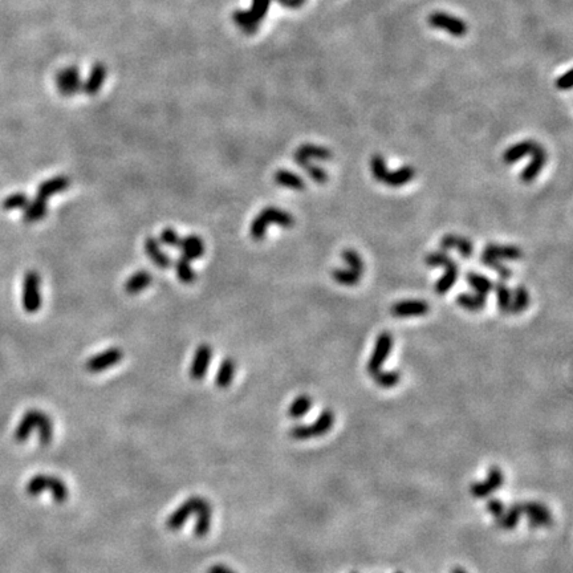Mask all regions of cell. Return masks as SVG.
<instances>
[{
	"instance_id": "obj_1",
	"label": "cell",
	"mask_w": 573,
	"mask_h": 573,
	"mask_svg": "<svg viewBox=\"0 0 573 573\" xmlns=\"http://www.w3.org/2000/svg\"><path fill=\"white\" fill-rule=\"evenodd\" d=\"M190 517H197L194 535L197 537H206L213 523V506L206 498L197 495L186 499L167 517V530L173 532L181 530Z\"/></svg>"
},
{
	"instance_id": "obj_2",
	"label": "cell",
	"mask_w": 573,
	"mask_h": 573,
	"mask_svg": "<svg viewBox=\"0 0 573 573\" xmlns=\"http://www.w3.org/2000/svg\"><path fill=\"white\" fill-rule=\"evenodd\" d=\"M37 430L39 440L43 444H48L54 440V424L52 420L40 410H30L24 414L15 431V438L18 442L27 441L31 434Z\"/></svg>"
},
{
	"instance_id": "obj_3",
	"label": "cell",
	"mask_w": 573,
	"mask_h": 573,
	"mask_svg": "<svg viewBox=\"0 0 573 573\" xmlns=\"http://www.w3.org/2000/svg\"><path fill=\"white\" fill-rule=\"evenodd\" d=\"M27 493L31 497H37L43 493H50L56 503H65L69 497L67 483L54 475H36L27 484Z\"/></svg>"
},
{
	"instance_id": "obj_4",
	"label": "cell",
	"mask_w": 573,
	"mask_h": 573,
	"mask_svg": "<svg viewBox=\"0 0 573 573\" xmlns=\"http://www.w3.org/2000/svg\"><path fill=\"white\" fill-rule=\"evenodd\" d=\"M334 413L331 409L324 410L311 425H296L290 430V437L296 441H307L316 437H323L332 430Z\"/></svg>"
},
{
	"instance_id": "obj_5",
	"label": "cell",
	"mask_w": 573,
	"mask_h": 573,
	"mask_svg": "<svg viewBox=\"0 0 573 573\" xmlns=\"http://www.w3.org/2000/svg\"><path fill=\"white\" fill-rule=\"evenodd\" d=\"M23 308L27 314H36L41 307L40 275L36 271H28L23 281Z\"/></svg>"
},
{
	"instance_id": "obj_6",
	"label": "cell",
	"mask_w": 573,
	"mask_h": 573,
	"mask_svg": "<svg viewBox=\"0 0 573 573\" xmlns=\"http://www.w3.org/2000/svg\"><path fill=\"white\" fill-rule=\"evenodd\" d=\"M124 358V352L121 348H109L107 351L101 352L98 354L92 356L85 363V369L89 373H102L105 370L111 369L120 364Z\"/></svg>"
},
{
	"instance_id": "obj_7",
	"label": "cell",
	"mask_w": 573,
	"mask_h": 573,
	"mask_svg": "<svg viewBox=\"0 0 573 573\" xmlns=\"http://www.w3.org/2000/svg\"><path fill=\"white\" fill-rule=\"evenodd\" d=\"M271 0H254L252 8L248 12L237 14L235 20L241 25L243 30L248 31L250 34L257 31L259 27L260 21L267 15V11L270 8Z\"/></svg>"
},
{
	"instance_id": "obj_8",
	"label": "cell",
	"mask_w": 573,
	"mask_h": 573,
	"mask_svg": "<svg viewBox=\"0 0 573 573\" xmlns=\"http://www.w3.org/2000/svg\"><path fill=\"white\" fill-rule=\"evenodd\" d=\"M504 483V474L500 470L498 466H493L488 471L487 479L484 482H477L473 483L470 487V493L474 498L478 499H483L487 498L488 495H491L493 493H495L497 490H499L500 487Z\"/></svg>"
},
{
	"instance_id": "obj_9",
	"label": "cell",
	"mask_w": 573,
	"mask_h": 573,
	"mask_svg": "<svg viewBox=\"0 0 573 573\" xmlns=\"http://www.w3.org/2000/svg\"><path fill=\"white\" fill-rule=\"evenodd\" d=\"M429 24L433 28L444 30L450 35L455 37H462L467 34V24L462 19L455 18L453 15H448L446 12H434L429 17Z\"/></svg>"
},
{
	"instance_id": "obj_10",
	"label": "cell",
	"mask_w": 573,
	"mask_h": 573,
	"mask_svg": "<svg viewBox=\"0 0 573 573\" xmlns=\"http://www.w3.org/2000/svg\"><path fill=\"white\" fill-rule=\"evenodd\" d=\"M391 348H393V337H391V334L388 332L381 333L378 337H377V341H376V345H374V351H373V354L370 356L369 361H368V371H369V374H374V373H377L378 370H381L382 368V365L385 364V361H387V358L389 357V354H390V351H391Z\"/></svg>"
},
{
	"instance_id": "obj_11",
	"label": "cell",
	"mask_w": 573,
	"mask_h": 573,
	"mask_svg": "<svg viewBox=\"0 0 573 573\" xmlns=\"http://www.w3.org/2000/svg\"><path fill=\"white\" fill-rule=\"evenodd\" d=\"M523 514L527 515L528 523L531 527L539 528V527H548L552 524L554 518L551 511L547 506L539 503V501H527L521 504Z\"/></svg>"
},
{
	"instance_id": "obj_12",
	"label": "cell",
	"mask_w": 573,
	"mask_h": 573,
	"mask_svg": "<svg viewBox=\"0 0 573 573\" xmlns=\"http://www.w3.org/2000/svg\"><path fill=\"white\" fill-rule=\"evenodd\" d=\"M213 354L214 352L208 344H202L197 348L193 361L190 364V369H188L190 378H193L194 381H199L204 378V376L207 374V369L210 367Z\"/></svg>"
},
{
	"instance_id": "obj_13",
	"label": "cell",
	"mask_w": 573,
	"mask_h": 573,
	"mask_svg": "<svg viewBox=\"0 0 573 573\" xmlns=\"http://www.w3.org/2000/svg\"><path fill=\"white\" fill-rule=\"evenodd\" d=\"M57 89L63 96H74V93L83 89L80 74L77 68H67L60 71L56 77Z\"/></svg>"
},
{
	"instance_id": "obj_14",
	"label": "cell",
	"mask_w": 573,
	"mask_h": 573,
	"mask_svg": "<svg viewBox=\"0 0 573 573\" xmlns=\"http://www.w3.org/2000/svg\"><path fill=\"white\" fill-rule=\"evenodd\" d=\"M523 257V251L517 246H499L488 244L482 252V261L484 260H519Z\"/></svg>"
},
{
	"instance_id": "obj_15",
	"label": "cell",
	"mask_w": 573,
	"mask_h": 573,
	"mask_svg": "<svg viewBox=\"0 0 573 573\" xmlns=\"http://www.w3.org/2000/svg\"><path fill=\"white\" fill-rule=\"evenodd\" d=\"M144 250H145V254H147L149 259L151 260L153 264L155 267H158L160 270H167V268L171 267V264H173L171 258L162 250L161 243L158 241V239H155L153 237L147 238L145 244H144Z\"/></svg>"
},
{
	"instance_id": "obj_16",
	"label": "cell",
	"mask_w": 573,
	"mask_h": 573,
	"mask_svg": "<svg viewBox=\"0 0 573 573\" xmlns=\"http://www.w3.org/2000/svg\"><path fill=\"white\" fill-rule=\"evenodd\" d=\"M532 161L526 166V169L520 174V180L524 184H531L535 181L539 173L545 166L547 162V153L541 145H537L535 150L532 151Z\"/></svg>"
},
{
	"instance_id": "obj_17",
	"label": "cell",
	"mask_w": 573,
	"mask_h": 573,
	"mask_svg": "<svg viewBox=\"0 0 573 573\" xmlns=\"http://www.w3.org/2000/svg\"><path fill=\"white\" fill-rule=\"evenodd\" d=\"M390 311L397 317L424 316L429 312V304L422 300H404L391 305Z\"/></svg>"
},
{
	"instance_id": "obj_18",
	"label": "cell",
	"mask_w": 573,
	"mask_h": 573,
	"mask_svg": "<svg viewBox=\"0 0 573 573\" xmlns=\"http://www.w3.org/2000/svg\"><path fill=\"white\" fill-rule=\"evenodd\" d=\"M440 246H441L442 251L453 250V248L458 250L460 254H461V257L464 258V259L471 258V255L474 252V246H473V243H471L470 239L463 238V237H460V235H454V234H446L444 238L441 239Z\"/></svg>"
},
{
	"instance_id": "obj_19",
	"label": "cell",
	"mask_w": 573,
	"mask_h": 573,
	"mask_svg": "<svg viewBox=\"0 0 573 573\" xmlns=\"http://www.w3.org/2000/svg\"><path fill=\"white\" fill-rule=\"evenodd\" d=\"M178 248L182 254V258L187 260H197L202 258L204 254V241L198 235H187L181 238Z\"/></svg>"
},
{
	"instance_id": "obj_20",
	"label": "cell",
	"mask_w": 573,
	"mask_h": 573,
	"mask_svg": "<svg viewBox=\"0 0 573 573\" xmlns=\"http://www.w3.org/2000/svg\"><path fill=\"white\" fill-rule=\"evenodd\" d=\"M260 215L268 224H277L283 228H291L295 226V218L279 207H266L260 211Z\"/></svg>"
},
{
	"instance_id": "obj_21",
	"label": "cell",
	"mask_w": 573,
	"mask_h": 573,
	"mask_svg": "<svg viewBox=\"0 0 573 573\" xmlns=\"http://www.w3.org/2000/svg\"><path fill=\"white\" fill-rule=\"evenodd\" d=\"M69 185H71V181H69L68 177H64V175L54 177V178L40 184L39 188H37V197L48 201L50 197L65 191L69 187Z\"/></svg>"
},
{
	"instance_id": "obj_22",
	"label": "cell",
	"mask_w": 573,
	"mask_h": 573,
	"mask_svg": "<svg viewBox=\"0 0 573 573\" xmlns=\"http://www.w3.org/2000/svg\"><path fill=\"white\" fill-rule=\"evenodd\" d=\"M537 145L539 144L532 141V140H526V141H521V142H518V144L510 147L503 154L504 164L511 165V164L518 162L519 160H521L526 155H531Z\"/></svg>"
},
{
	"instance_id": "obj_23",
	"label": "cell",
	"mask_w": 573,
	"mask_h": 573,
	"mask_svg": "<svg viewBox=\"0 0 573 573\" xmlns=\"http://www.w3.org/2000/svg\"><path fill=\"white\" fill-rule=\"evenodd\" d=\"M151 281H153V275H151L149 271L141 270V271L134 272V274H133V275H131V277H130V278L125 281V284H124V290H125V292H127V294H129V295H137V294L142 292L144 290H147L149 285L151 284Z\"/></svg>"
},
{
	"instance_id": "obj_24",
	"label": "cell",
	"mask_w": 573,
	"mask_h": 573,
	"mask_svg": "<svg viewBox=\"0 0 573 573\" xmlns=\"http://www.w3.org/2000/svg\"><path fill=\"white\" fill-rule=\"evenodd\" d=\"M458 275H460V268H458V264L453 260L450 264H447V266L444 267V277L435 283L434 291H435L438 295H444V294H447V292H448V291L454 287V284L457 283V280H458Z\"/></svg>"
},
{
	"instance_id": "obj_25",
	"label": "cell",
	"mask_w": 573,
	"mask_h": 573,
	"mask_svg": "<svg viewBox=\"0 0 573 573\" xmlns=\"http://www.w3.org/2000/svg\"><path fill=\"white\" fill-rule=\"evenodd\" d=\"M235 374H237L235 360H233L230 357L224 358V360H222L219 368H218L217 376H215L217 387L221 389L228 388L233 384V381L235 378Z\"/></svg>"
},
{
	"instance_id": "obj_26",
	"label": "cell",
	"mask_w": 573,
	"mask_h": 573,
	"mask_svg": "<svg viewBox=\"0 0 573 573\" xmlns=\"http://www.w3.org/2000/svg\"><path fill=\"white\" fill-rule=\"evenodd\" d=\"M295 158H304V160H320L327 161L333 157V153L328 148L318 147L314 144H304L297 149L294 154Z\"/></svg>"
},
{
	"instance_id": "obj_27",
	"label": "cell",
	"mask_w": 573,
	"mask_h": 573,
	"mask_svg": "<svg viewBox=\"0 0 573 573\" xmlns=\"http://www.w3.org/2000/svg\"><path fill=\"white\" fill-rule=\"evenodd\" d=\"M48 211V204H47V199H43L40 197H36L32 202H28L24 208V215L23 219L25 223H36L41 219L45 218Z\"/></svg>"
},
{
	"instance_id": "obj_28",
	"label": "cell",
	"mask_w": 573,
	"mask_h": 573,
	"mask_svg": "<svg viewBox=\"0 0 573 573\" xmlns=\"http://www.w3.org/2000/svg\"><path fill=\"white\" fill-rule=\"evenodd\" d=\"M274 180L279 186L287 187V188H292V190H297L301 191L305 188V182L304 180L295 174L294 171L285 170V169H279L278 171L274 175Z\"/></svg>"
},
{
	"instance_id": "obj_29",
	"label": "cell",
	"mask_w": 573,
	"mask_h": 573,
	"mask_svg": "<svg viewBox=\"0 0 573 573\" xmlns=\"http://www.w3.org/2000/svg\"><path fill=\"white\" fill-rule=\"evenodd\" d=\"M415 177V170L411 166H402L394 171H389L384 184L390 187H401L407 185Z\"/></svg>"
},
{
	"instance_id": "obj_30",
	"label": "cell",
	"mask_w": 573,
	"mask_h": 573,
	"mask_svg": "<svg viewBox=\"0 0 573 573\" xmlns=\"http://www.w3.org/2000/svg\"><path fill=\"white\" fill-rule=\"evenodd\" d=\"M107 77V69L102 65H96L92 69V72L89 74L88 80L85 81V84H83V92L92 96L96 94L101 89L104 81Z\"/></svg>"
},
{
	"instance_id": "obj_31",
	"label": "cell",
	"mask_w": 573,
	"mask_h": 573,
	"mask_svg": "<svg viewBox=\"0 0 573 573\" xmlns=\"http://www.w3.org/2000/svg\"><path fill=\"white\" fill-rule=\"evenodd\" d=\"M466 281L475 290L479 295H488L494 290L493 280L486 278L484 275L477 274V272H467L466 274Z\"/></svg>"
},
{
	"instance_id": "obj_32",
	"label": "cell",
	"mask_w": 573,
	"mask_h": 573,
	"mask_svg": "<svg viewBox=\"0 0 573 573\" xmlns=\"http://www.w3.org/2000/svg\"><path fill=\"white\" fill-rule=\"evenodd\" d=\"M521 515V504H514L507 511H504L500 518L497 519V523L501 530H514L518 526Z\"/></svg>"
},
{
	"instance_id": "obj_33",
	"label": "cell",
	"mask_w": 573,
	"mask_h": 573,
	"mask_svg": "<svg viewBox=\"0 0 573 573\" xmlns=\"http://www.w3.org/2000/svg\"><path fill=\"white\" fill-rule=\"evenodd\" d=\"M312 405H314L312 398L310 396L301 394V396L296 397L294 402L291 404V407L288 409V415L294 420L303 418L312 409Z\"/></svg>"
},
{
	"instance_id": "obj_34",
	"label": "cell",
	"mask_w": 573,
	"mask_h": 573,
	"mask_svg": "<svg viewBox=\"0 0 573 573\" xmlns=\"http://www.w3.org/2000/svg\"><path fill=\"white\" fill-rule=\"evenodd\" d=\"M457 303L470 312H478L486 305V296L479 294H460L457 296Z\"/></svg>"
},
{
	"instance_id": "obj_35",
	"label": "cell",
	"mask_w": 573,
	"mask_h": 573,
	"mask_svg": "<svg viewBox=\"0 0 573 573\" xmlns=\"http://www.w3.org/2000/svg\"><path fill=\"white\" fill-rule=\"evenodd\" d=\"M294 160H295L296 165H299L300 167H303L305 171H307V174L314 180L316 184H318V185H324L327 181H328V174L321 169V167L316 166L314 164H311V161L310 160H304V158H295L294 157Z\"/></svg>"
},
{
	"instance_id": "obj_36",
	"label": "cell",
	"mask_w": 573,
	"mask_h": 573,
	"mask_svg": "<svg viewBox=\"0 0 573 573\" xmlns=\"http://www.w3.org/2000/svg\"><path fill=\"white\" fill-rule=\"evenodd\" d=\"M530 304V295L528 291L523 287V285H518L512 294V300H511V307L508 314H521L523 311H526V308Z\"/></svg>"
},
{
	"instance_id": "obj_37",
	"label": "cell",
	"mask_w": 573,
	"mask_h": 573,
	"mask_svg": "<svg viewBox=\"0 0 573 573\" xmlns=\"http://www.w3.org/2000/svg\"><path fill=\"white\" fill-rule=\"evenodd\" d=\"M174 268H175V274L180 279V281H182L184 284H193L197 280V274L194 268L191 267L190 260L181 257L174 263Z\"/></svg>"
},
{
	"instance_id": "obj_38",
	"label": "cell",
	"mask_w": 573,
	"mask_h": 573,
	"mask_svg": "<svg viewBox=\"0 0 573 573\" xmlns=\"http://www.w3.org/2000/svg\"><path fill=\"white\" fill-rule=\"evenodd\" d=\"M373 377L378 387L385 389L397 387L401 380V374L398 370H378L373 374Z\"/></svg>"
},
{
	"instance_id": "obj_39",
	"label": "cell",
	"mask_w": 573,
	"mask_h": 573,
	"mask_svg": "<svg viewBox=\"0 0 573 573\" xmlns=\"http://www.w3.org/2000/svg\"><path fill=\"white\" fill-rule=\"evenodd\" d=\"M494 290L497 292L498 308H499L501 312L508 314L510 307H511V300H512V292H511V290L503 281H499L498 284H494Z\"/></svg>"
},
{
	"instance_id": "obj_40",
	"label": "cell",
	"mask_w": 573,
	"mask_h": 573,
	"mask_svg": "<svg viewBox=\"0 0 573 573\" xmlns=\"http://www.w3.org/2000/svg\"><path fill=\"white\" fill-rule=\"evenodd\" d=\"M332 278L338 284L351 287V285H356L360 281L361 274L353 271L351 268H337L333 271Z\"/></svg>"
},
{
	"instance_id": "obj_41",
	"label": "cell",
	"mask_w": 573,
	"mask_h": 573,
	"mask_svg": "<svg viewBox=\"0 0 573 573\" xmlns=\"http://www.w3.org/2000/svg\"><path fill=\"white\" fill-rule=\"evenodd\" d=\"M370 169H371V174H373L374 180L377 182L384 184V181H385V178H387L389 173L385 158L382 155H380V154L373 155L371 160H370Z\"/></svg>"
},
{
	"instance_id": "obj_42",
	"label": "cell",
	"mask_w": 573,
	"mask_h": 573,
	"mask_svg": "<svg viewBox=\"0 0 573 573\" xmlns=\"http://www.w3.org/2000/svg\"><path fill=\"white\" fill-rule=\"evenodd\" d=\"M343 259L349 266L351 270L363 275V272L365 270V264H364V260L360 257V254L357 251H354V250H345L343 252Z\"/></svg>"
},
{
	"instance_id": "obj_43",
	"label": "cell",
	"mask_w": 573,
	"mask_h": 573,
	"mask_svg": "<svg viewBox=\"0 0 573 573\" xmlns=\"http://www.w3.org/2000/svg\"><path fill=\"white\" fill-rule=\"evenodd\" d=\"M268 223L263 219L261 215H258L257 218L252 219L251 226H250V235L254 241H263L267 235V230H268Z\"/></svg>"
},
{
	"instance_id": "obj_44",
	"label": "cell",
	"mask_w": 573,
	"mask_h": 573,
	"mask_svg": "<svg viewBox=\"0 0 573 573\" xmlns=\"http://www.w3.org/2000/svg\"><path fill=\"white\" fill-rule=\"evenodd\" d=\"M28 202H30V199L24 193H15V194L7 197L3 201L1 206H3L4 210L8 211V210H15V208H25Z\"/></svg>"
},
{
	"instance_id": "obj_45",
	"label": "cell",
	"mask_w": 573,
	"mask_h": 573,
	"mask_svg": "<svg viewBox=\"0 0 573 573\" xmlns=\"http://www.w3.org/2000/svg\"><path fill=\"white\" fill-rule=\"evenodd\" d=\"M451 261H453V259L444 251L430 252V254L426 255L425 258V263L429 267H444V268Z\"/></svg>"
},
{
	"instance_id": "obj_46",
	"label": "cell",
	"mask_w": 573,
	"mask_h": 573,
	"mask_svg": "<svg viewBox=\"0 0 573 573\" xmlns=\"http://www.w3.org/2000/svg\"><path fill=\"white\" fill-rule=\"evenodd\" d=\"M180 241H181V238H180L178 233L174 228H170V227L164 228L161 231L160 239H158L161 244H165L167 247H178Z\"/></svg>"
},
{
	"instance_id": "obj_47",
	"label": "cell",
	"mask_w": 573,
	"mask_h": 573,
	"mask_svg": "<svg viewBox=\"0 0 573 573\" xmlns=\"http://www.w3.org/2000/svg\"><path fill=\"white\" fill-rule=\"evenodd\" d=\"M484 266H487L488 268H491V270H494L498 275H499L500 279H503V280H507V279L511 278L512 277V271L510 270V268H507L506 266H503L501 263H500V260H484V261H482Z\"/></svg>"
},
{
	"instance_id": "obj_48",
	"label": "cell",
	"mask_w": 573,
	"mask_h": 573,
	"mask_svg": "<svg viewBox=\"0 0 573 573\" xmlns=\"http://www.w3.org/2000/svg\"><path fill=\"white\" fill-rule=\"evenodd\" d=\"M487 510L490 511V514L493 515V517H495V518L498 519L503 515V512L506 511V507H504V503L499 499H490L488 500V503H487Z\"/></svg>"
},
{
	"instance_id": "obj_49",
	"label": "cell",
	"mask_w": 573,
	"mask_h": 573,
	"mask_svg": "<svg viewBox=\"0 0 573 573\" xmlns=\"http://www.w3.org/2000/svg\"><path fill=\"white\" fill-rule=\"evenodd\" d=\"M556 85L559 89L561 91H568L572 88V71H568L567 74H561L557 81Z\"/></svg>"
},
{
	"instance_id": "obj_50",
	"label": "cell",
	"mask_w": 573,
	"mask_h": 573,
	"mask_svg": "<svg viewBox=\"0 0 573 573\" xmlns=\"http://www.w3.org/2000/svg\"><path fill=\"white\" fill-rule=\"evenodd\" d=\"M207 573H237L235 571H233L231 568H228V567H226V565H223V564H215V565H213V567H210L208 568V571Z\"/></svg>"
},
{
	"instance_id": "obj_51",
	"label": "cell",
	"mask_w": 573,
	"mask_h": 573,
	"mask_svg": "<svg viewBox=\"0 0 573 573\" xmlns=\"http://www.w3.org/2000/svg\"><path fill=\"white\" fill-rule=\"evenodd\" d=\"M451 573H467V572H466V571H464V570H462V568H454V570H453V571H451Z\"/></svg>"
},
{
	"instance_id": "obj_52",
	"label": "cell",
	"mask_w": 573,
	"mask_h": 573,
	"mask_svg": "<svg viewBox=\"0 0 573 573\" xmlns=\"http://www.w3.org/2000/svg\"><path fill=\"white\" fill-rule=\"evenodd\" d=\"M396 573H402V572H396Z\"/></svg>"
},
{
	"instance_id": "obj_53",
	"label": "cell",
	"mask_w": 573,
	"mask_h": 573,
	"mask_svg": "<svg viewBox=\"0 0 573 573\" xmlns=\"http://www.w3.org/2000/svg\"><path fill=\"white\" fill-rule=\"evenodd\" d=\"M352 573H357V572H352Z\"/></svg>"
}]
</instances>
